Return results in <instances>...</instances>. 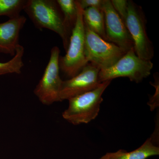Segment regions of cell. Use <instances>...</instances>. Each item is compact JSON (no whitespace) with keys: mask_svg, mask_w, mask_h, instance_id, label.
<instances>
[{"mask_svg":"<svg viewBox=\"0 0 159 159\" xmlns=\"http://www.w3.org/2000/svg\"><path fill=\"white\" fill-rule=\"evenodd\" d=\"M159 155V148L150 138L139 148L131 152L120 149L116 152H107L98 159H146Z\"/></svg>","mask_w":159,"mask_h":159,"instance_id":"8fae6325","label":"cell"},{"mask_svg":"<svg viewBox=\"0 0 159 159\" xmlns=\"http://www.w3.org/2000/svg\"><path fill=\"white\" fill-rule=\"evenodd\" d=\"M80 8L83 10L92 8L97 7L102 8L103 0H76Z\"/></svg>","mask_w":159,"mask_h":159,"instance_id":"e0dca14e","label":"cell"},{"mask_svg":"<svg viewBox=\"0 0 159 159\" xmlns=\"http://www.w3.org/2000/svg\"><path fill=\"white\" fill-rule=\"evenodd\" d=\"M111 1L114 9L125 23L128 10V1L112 0Z\"/></svg>","mask_w":159,"mask_h":159,"instance_id":"2e32d148","label":"cell"},{"mask_svg":"<svg viewBox=\"0 0 159 159\" xmlns=\"http://www.w3.org/2000/svg\"><path fill=\"white\" fill-rule=\"evenodd\" d=\"M62 12L64 22L70 35L77 22L78 6L75 0H56Z\"/></svg>","mask_w":159,"mask_h":159,"instance_id":"4fadbf2b","label":"cell"},{"mask_svg":"<svg viewBox=\"0 0 159 159\" xmlns=\"http://www.w3.org/2000/svg\"><path fill=\"white\" fill-rule=\"evenodd\" d=\"M25 49L22 46L19 45L14 56L7 62H0V76L5 74H19L24 67L23 57Z\"/></svg>","mask_w":159,"mask_h":159,"instance_id":"5bb4252c","label":"cell"},{"mask_svg":"<svg viewBox=\"0 0 159 159\" xmlns=\"http://www.w3.org/2000/svg\"><path fill=\"white\" fill-rule=\"evenodd\" d=\"M77 4V22L71 33L68 48L65 55L60 56L59 59L60 70L69 79L79 74L89 63L85 55V28L83 10Z\"/></svg>","mask_w":159,"mask_h":159,"instance_id":"3957f363","label":"cell"},{"mask_svg":"<svg viewBox=\"0 0 159 159\" xmlns=\"http://www.w3.org/2000/svg\"><path fill=\"white\" fill-rule=\"evenodd\" d=\"M151 84L155 87L156 91L154 95L149 99L148 104L150 107L151 110L153 111L159 107V79L158 80L155 79V81L153 83L151 82Z\"/></svg>","mask_w":159,"mask_h":159,"instance_id":"ac0fdd59","label":"cell"},{"mask_svg":"<svg viewBox=\"0 0 159 159\" xmlns=\"http://www.w3.org/2000/svg\"><path fill=\"white\" fill-rule=\"evenodd\" d=\"M100 69L97 66L89 63L76 76L63 80L60 93L61 102L97 88L101 83L98 76Z\"/></svg>","mask_w":159,"mask_h":159,"instance_id":"ba28073f","label":"cell"},{"mask_svg":"<svg viewBox=\"0 0 159 159\" xmlns=\"http://www.w3.org/2000/svg\"><path fill=\"white\" fill-rule=\"evenodd\" d=\"M111 81L101 83L93 90L69 99L68 107L62 113L63 118L74 125L87 124L96 119L103 101L102 94Z\"/></svg>","mask_w":159,"mask_h":159,"instance_id":"7a4b0ae2","label":"cell"},{"mask_svg":"<svg viewBox=\"0 0 159 159\" xmlns=\"http://www.w3.org/2000/svg\"><path fill=\"white\" fill-rule=\"evenodd\" d=\"M26 20V17L20 15L0 23V53L14 56L19 45L20 32Z\"/></svg>","mask_w":159,"mask_h":159,"instance_id":"30bf717a","label":"cell"},{"mask_svg":"<svg viewBox=\"0 0 159 159\" xmlns=\"http://www.w3.org/2000/svg\"><path fill=\"white\" fill-rule=\"evenodd\" d=\"M106 34L107 41L126 52L134 48V43L125 23L114 9L110 0H103Z\"/></svg>","mask_w":159,"mask_h":159,"instance_id":"9c48e42d","label":"cell"},{"mask_svg":"<svg viewBox=\"0 0 159 159\" xmlns=\"http://www.w3.org/2000/svg\"><path fill=\"white\" fill-rule=\"evenodd\" d=\"M60 53V49L56 46L51 49L48 63L34 89V95L44 105L61 102L60 93L63 80L59 74Z\"/></svg>","mask_w":159,"mask_h":159,"instance_id":"52a82bcc","label":"cell"},{"mask_svg":"<svg viewBox=\"0 0 159 159\" xmlns=\"http://www.w3.org/2000/svg\"><path fill=\"white\" fill-rule=\"evenodd\" d=\"M84 25L85 55L89 63L97 66L100 70H104L113 65L126 53L91 31L84 23Z\"/></svg>","mask_w":159,"mask_h":159,"instance_id":"5b68a950","label":"cell"},{"mask_svg":"<svg viewBox=\"0 0 159 159\" xmlns=\"http://www.w3.org/2000/svg\"><path fill=\"white\" fill-rule=\"evenodd\" d=\"M153 67L151 61L139 57L134 48L113 65L100 70L98 79L99 82L102 83L118 77H127L130 81L139 83L150 75Z\"/></svg>","mask_w":159,"mask_h":159,"instance_id":"277c9868","label":"cell"},{"mask_svg":"<svg viewBox=\"0 0 159 159\" xmlns=\"http://www.w3.org/2000/svg\"><path fill=\"white\" fill-rule=\"evenodd\" d=\"M82 14L84 24L89 29L103 39L108 41L106 34L104 12L102 8H88L83 10Z\"/></svg>","mask_w":159,"mask_h":159,"instance_id":"7c38bea8","label":"cell"},{"mask_svg":"<svg viewBox=\"0 0 159 159\" xmlns=\"http://www.w3.org/2000/svg\"><path fill=\"white\" fill-rule=\"evenodd\" d=\"M146 20L142 7L128 1L125 25L134 43L136 54L140 58L151 61L154 56L152 43L146 31Z\"/></svg>","mask_w":159,"mask_h":159,"instance_id":"8992f818","label":"cell"},{"mask_svg":"<svg viewBox=\"0 0 159 159\" xmlns=\"http://www.w3.org/2000/svg\"><path fill=\"white\" fill-rule=\"evenodd\" d=\"M26 0H0V16L17 17L24 9Z\"/></svg>","mask_w":159,"mask_h":159,"instance_id":"9a60e30c","label":"cell"},{"mask_svg":"<svg viewBox=\"0 0 159 159\" xmlns=\"http://www.w3.org/2000/svg\"><path fill=\"white\" fill-rule=\"evenodd\" d=\"M24 11L34 25L40 30L48 29L61 38L66 52L70 35L64 22L62 12L55 0H26Z\"/></svg>","mask_w":159,"mask_h":159,"instance_id":"6da1fadb","label":"cell"}]
</instances>
